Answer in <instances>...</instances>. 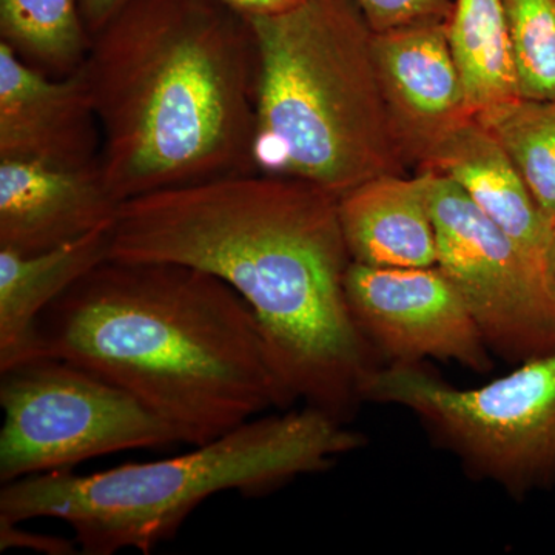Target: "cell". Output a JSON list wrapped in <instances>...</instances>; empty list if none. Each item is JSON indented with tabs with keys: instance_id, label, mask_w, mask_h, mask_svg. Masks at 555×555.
<instances>
[{
	"instance_id": "obj_1",
	"label": "cell",
	"mask_w": 555,
	"mask_h": 555,
	"mask_svg": "<svg viewBox=\"0 0 555 555\" xmlns=\"http://www.w3.org/2000/svg\"><path fill=\"white\" fill-rule=\"evenodd\" d=\"M109 258L177 262L224 281L257 318L295 400L339 422L385 366L347 302L352 258L338 198L308 182L254 171L126 201Z\"/></svg>"
},
{
	"instance_id": "obj_2",
	"label": "cell",
	"mask_w": 555,
	"mask_h": 555,
	"mask_svg": "<svg viewBox=\"0 0 555 555\" xmlns=\"http://www.w3.org/2000/svg\"><path fill=\"white\" fill-rule=\"evenodd\" d=\"M36 358L115 383L201 447L295 403L247 302L211 273L108 258L40 313Z\"/></svg>"
},
{
	"instance_id": "obj_3",
	"label": "cell",
	"mask_w": 555,
	"mask_h": 555,
	"mask_svg": "<svg viewBox=\"0 0 555 555\" xmlns=\"http://www.w3.org/2000/svg\"><path fill=\"white\" fill-rule=\"evenodd\" d=\"M80 69L119 204L254 173L257 43L229 7L133 0L91 38Z\"/></svg>"
},
{
	"instance_id": "obj_4",
	"label": "cell",
	"mask_w": 555,
	"mask_h": 555,
	"mask_svg": "<svg viewBox=\"0 0 555 555\" xmlns=\"http://www.w3.org/2000/svg\"><path fill=\"white\" fill-rule=\"evenodd\" d=\"M364 438L312 406L257 416L173 459L87 476L54 470L3 483L0 518L65 521L83 555L150 554L175 539L210 496L269 494L295 478L327 470L339 456L363 448Z\"/></svg>"
},
{
	"instance_id": "obj_5",
	"label": "cell",
	"mask_w": 555,
	"mask_h": 555,
	"mask_svg": "<svg viewBox=\"0 0 555 555\" xmlns=\"http://www.w3.org/2000/svg\"><path fill=\"white\" fill-rule=\"evenodd\" d=\"M247 21L258 54L255 171L337 198L369 179L404 173L375 31L352 0H305Z\"/></svg>"
},
{
	"instance_id": "obj_6",
	"label": "cell",
	"mask_w": 555,
	"mask_h": 555,
	"mask_svg": "<svg viewBox=\"0 0 555 555\" xmlns=\"http://www.w3.org/2000/svg\"><path fill=\"white\" fill-rule=\"evenodd\" d=\"M363 397L406 409L467 473L514 499L555 486V353L470 389L449 385L425 363L385 364Z\"/></svg>"
},
{
	"instance_id": "obj_7",
	"label": "cell",
	"mask_w": 555,
	"mask_h": 555,
	"mask_svg": "<svg viewBox=\"0 0 555 555\" xmlns=\"http://www.w3.org/2000/svg\"><path fill=\"white\" fill-rule=\"evenodd\" d=\"M0 481L181 443L175 427L89 369L38 357L0 372Z\"/></svg>"
},
{
	"instance_id": "obj_8",
	"label": "cell",
	"mask_w": 555,
	"mask_h": 555,
	"mask_svg": "<svg viewBox=\"0 0 555 555\" xmlns=\"http://www.w3.org/2000/svg\"><path fill=\"white\" fill-rule=\"evenodd\" d=\"M429 175L437 266L462 295L492 356L521 364L555 353V306L542 270L454 181Z\"/></svg>"
},
{
	"instance_id": "obj_9",
	"label": "cell",
	"mask_w": 555,
	"mask_h": 555,
	"mask_svg": "<svg viewBox=\"0 0 555 555\" xmlns=\"http://www.w3.org/2000/svg\"><path fill=\"white\" fill-rule=\"evenodd\" d=\"M350 312L383 364L452 361L488 374L494 356L454 284L433 268H374L350 262Z\"/></svg>"
},
{
	"instance_id": "obj_10",
	"label": "cell",
	"mask_w": 555,
	"mask_h": 555,
	"mask_svg": "<svg viewBox=\"0 0 555 555\" xmlns=\"http://www.w3.org/2000/svg\"><path fill=\"white\" fill-rule=\"evenodd\" d=\"M374 56L398 147L408 166L423 170L476 118L449 47L447 22L375 33Z\"/></svg>"
},
{
	"instance_id": "obj_11",
	"label": "cell",
	"mask_w": 555,
	"mask_h": 555,
	"mask_svg": "<svg viewBox=\"0 0 555 555\" xmlns=\"http://www.w3.org/2000/svg\"><path fill=\"white\" fill-rule=\"evenodd\" d=\"M100 119L82 69L54 78L0 42V159L101 166Z\"/></svg>"
},
{
	"instance_id": "obj_12",
	"label": "cell",
	"mask_w": 555,
	"mask_h": 555,
	"mask_svg": "<svg viewBox=\"0 0 555 555\" xmlns=\"http://www.w3.org/2000/svg\"><path fill=\"white\" fill-rule=\"evenodd\" d=\"M120 204L101 166L67 169L0 159V248L50 250L112 225Z\"/></svg>"
},
{
	"instance_id": "obj_13",
	"label": "cell",
	"mask_w": 555,
	"mask_h": 555,
	"mask_svg": "<svg viewBox=\"0 0 555 555\" xmlns=\"http://www.w3.org/2000/svg\"><path fill=\"white\" fill-rule=\"evenodd\" d=\"M429 171L372 178L338 198V218L352 261L374 268L437 266Z\"/></svg>"
},
{
	"instance_id": "obj_14",
	"label": "cell",
	"mask_w": 555,
	"mask_h": 555,
	"mask_svg": "<svg viewBox=\"0 0 555 555\" xmlns=\"http://www.w3.org/2000/svg\"><path fill=\"white\" fill-rule=\"evenodd\" d=\"M454 181L542 270L551 221L499 139L474 118L449 139L423 170Z\"/></svg>"
},
{
	"instance_id": "obj_15",
	"label": "cell",
	"mask_w": 555,
	"mask_h": 555,
	"mask_svg": "<svg viewBox=\"0 0 555 555\" xmlns=\"http://www.w3.org/2000/svg\"><path fill=\"white\" fill-rule=\"evenodd\" d=\"M112 228L36 254L0 248V372L36 358L40 313L109 258Z\"/></svg>"
},
{
	"instance_id": "obj_16",
	"label": "cell",
	"mask_w": 555,
	"mask_h": 555,
	"mask_svg": "<svg viewBox=\"0 0 555 555\" xmlns=\"http://www.w3.org/2000/svg\"><path fill=\"white\" fill-rule=\"evenodd\" d=\"M447 33L476 116L520 98L503 0H454Z\"/></svg>"
},
{
	"instance_id": "obj_17",
	"label": "cell",
	"mask_w": 555,
	"mask_h": 555,
	"mask_svg": "<svg viewBox=\"0 0 555 555\" xmlns=\"http://www.w3.org/2000/svg\"><path fill=\"white\" fill-rule=\"evenodd\" d=\"M0 39L54 78L78 72L91 46L82 0H0Z\"/></svg>"
},
{
	"instance_id": "obj_18",
	"label": "cell",
	"mask_w": 555,
	"mask_h": 555,
	"mask_svg": "<svg viewBox=\"0 0 555 555\" xmlns=\"http://www.w3.org/2000/svg\"><path fill=\"white\" fill-rule=\"evenodd\" d=\"M506 150L540 210L555 218V100H518L477 113Z\"/></svg>"
},
{
	"instance_id": "obj_19",
	"label": "cell",
	"mask_w": 555,
	"mask_h": 555,
	"mask_svg": "<svg viewBox=\"0 0 555 555\" xmlns=\"http://www.w3.org/2000/svg\"><path fill=\"white\" fill-rule=\"evenodd\" d=\"M524 100H555V0H503Z\"/></svg>"
},
{
	"instance_id": "obj_20",
	"label": "cell",
	"mask_w": 555,
	"mask_h": 555,
	"mask_svg": "<svg viewBox=\"0 0 555 555\" xmlns=\"http://www.w3.org/2000/svg\"><path fill=\"white\" fill-rule=\"evenodd\" d=\"M375 33L420 22H447L454 0H352Z\"/></svg>"
},
{
	"instance_id": "obj_21",
	"label": "cell",
	"mask_w": 555,
	"mask_h": 555,
	"mask_svg": "<svg viewBox=\"0 0 555 555\" xmlns=\"http://www.w3.org/2000/svg\"><path fill=\"white\" fill-rule=\"evenodd\" d=\"M30 550L46 555L79 554V545L75 539L39 534L22 528L21 524L0 518V551Z\"/></svg>"
},
{
	"instance_id": "obj_22",
	"label": "cell",
	"mask_w": 555,
	"mask_h": 555,
	"mask_svg": "<svg viewBox=\"0 0 555 555\" xmlns=\"http://www.w3.org/2000/svg\"><path fill=\"white\" fill-rule=\"evenodd\" d=\"M133 0H82L83 20L91 38Z\"/></svg>"
},
{
	"instance_id": "obj_23",
	"label": "cell",
	"mask_w": 555,
	"mask_h": 555,
	"mask_svg": "<svg viewBox=\"0 0 555 555\" xmlns=\"http://www.w3.org/2000/svg\"><path fill=\"white\" fill-rule=\"evenodd\" d=\"M222 5L250 20V17L270 16L283 13L305 2V0H218Z\"/></svg>"
},
{
	"instance_id": "obj_24",
	"label": "cell",
	"mask_w": 555,
	"mask_h": 555,
	"mask_svg": "<svg viewBox=\"0 0 555 555\" xmlns=\"http://www.w3.org/2000/svg\"><path fill=\"white\" fill-rule=\"evenodd\" d=\"M542 275L547 294L555 306V218L551 221L550 235H547L545 251H543Z\"/></svg>"
}]
</instances>
